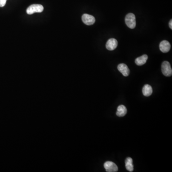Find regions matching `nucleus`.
I'll return each instance as SVG.
<instances>
[{"instance_id":"1","label":"nucleus","mask_w":172,"mask_h":172,"mask_svg":"<svg viewBox=\"0 0 172 172\" xmlns=\"http://www.w3.org/2000/svg\"><path fill=\"white\" fill-rule=\"evenodd\" d=\"M125 23L129 28L134 29L136 27L135 15L133 13H129L126 15L125 18Z\"/></svg>"},{"instance_id":"2","label":"nucleus","mask_w":172,"mask_h":172,"mask_svg":"<svg viewBox=\"0 0 172 172\" xmlns=\"http://www.w3.org/2000/svg\"><path fill=\"white\" fill-rule=\"evenodd\" d=\"M162 72L164 76L171 77L172 75V70L169 62L165 61L162 64Z\"/></svg>"},{"instance_id":"3","label":"nucleus","mask_w":172,"mask_h":172,"mask_svg":"<svg viewBox=\"0 0 172 172\" xmlns=\"http://www.w3.org/2000/svg\"><path fill=\"white\" fill-rule=\"evenodd\" d=\"M44 10V7L41 4H34L30 6L27 9L26 13L28 14H32L35 13H41Z\"/></svg>"},{"instance_id":"4","label":"nucleus","mask_w":172,"mask_h":172,"mask_svg":"<svg viewBox=\"0 0 172 172\" xmlns=\"http://www.w3.org/2000/svg\"><path fill=\"white\" fill-rule=\"evenodd\" d=\"M104 167L107 172H116L118 170L117 165L112 162H106L104 164Z\"/></svg>"},{"instance_id":"5","label":"nucleus","mask_w":172,"mask_h":172,"mask_svg":"<svg viewBox=\"0 0 172 172\" xmlns=\"http://www.w3.org/2000/svg\"><path fill=\"white\" fill-rule=\"evenodd\" d=\"M82 20L87 26H91L95 22V18L94 16L86 14H85L82 16Z\"/></svg>"},{"instance_id":"6","label":"nucleus","mask_w":172,"mask_h":172,"mask_svg":"<svg viewBox=\"0 0 172 172\" xmlns=\"http://www.w3.org/2000/svg\"><path fill=\"white\" fill-rule=\"evenodd\" d=\"M117 40L114 38H110L107 41L106 47L108 50L113 51L117 48Z\"/></svg>"},{"instance_id":"7","label":"nucleus","mask_w":172,"mask_h":172,"mask_svg":"<svg viewBox=\"0 0 172 172\" xmlns=\"http://www.w3.org/2000/svg\"><path fill=\"white\" fill-rule=\"evenodd\" d=\"M159 48L162 53H167L171 49V45L168 41L163 40L161 42Z\"/></svg>"},{"instance_id":"8","label":"nucleus","mask_w":172,"mask_h":172,"mask_svg":"<svg viewBox=\"0 0 172 172\" xmlns=\"http://www.w3.org/2000/svg\"><path fill=\"white\" fill-rule=\"evenodd\" d=\"M118 70L124 77H127L130 74V70L127 66L124 63L120 64L118 66Z\"/></svg>"},{"instance_id":"9","label":"nucleus","mask_w":172,"mask_h":172,"mask_svg":"<svg viewBox=\"0 0 172 172\" xmlns=\"http://www.w3.org/2000/svg\"><path fill=\"white\" fill-rule=\"evenodd\" d=\"M148 59V56L147 55H143L141 57L136 58L135 63L137 65L141 66L146 64Z\"/></svg>"},{"instance_id":"10","label":"nucleus","mask_w":172,"mask_h":172,"mask_svg":"<svg viewBox=\"0 0 172 172\" xmlns=\"http://www.w3.org/2000/svg\"><path fill=\"white\" fill-rule=\"evenodd\" d=\"M142 91L144 96L149 97L153 93V89L151 86L149 85H145L142 88Z\"/></svg>"},{"instance_id":"11","label":"nucleus","mask_w":172,"mask_h":172,"mask_svg":"<svg viewBox=\"0 0 172 172\" xmlns=\"http://www.w3.org/2000/svg\"><path fill=\"white\" fill-rule=\"evenodd\" d=\"M127 112V108L123 105H121L118 106L117 108V111L116 112L117 116L118 117H123L126 114Z\"/></svg>"},{"instance_id":"12","label":"nucleus","mask_w":172,"mask_h":172,"mask_svg":"<svg viewBox=\"0 0 172 172\" xmlns=\"http://www.w3.org/2000/svg\"><path fill=\"white\" fill-rule=\"evenodd\" d=\"M133 159L130 157H128L125 160V167H126V169L129 172H133L134 171V166H133Z\"/></svg>"},{"instance_id":"13","label":"nucleus","mask_w":172,"mask_h":172,"mask_svg":"<svg viewBox=\"0 0 172 172\" xmlns=\"http://www.w3.org/2000/svg\"><path fill=\"white\" fill-rule=\"evenodd\" d=\"M7 0H0V7H3L6 6Z\"/></svg>"},{"instance_id":"14","label":"nucleus","mask_w":172,"mask_h":172,"mask_svg":"<svg viewBox=\"0 0 172 172\" xmlns=\"http://www.w3.org/2000/svg\"><path fill=\"white\" fill-rule=\"evenodd\" d=\"M169 27H170V29H172V20H171L169 22Z\"/></svg>"}]
</instances>
